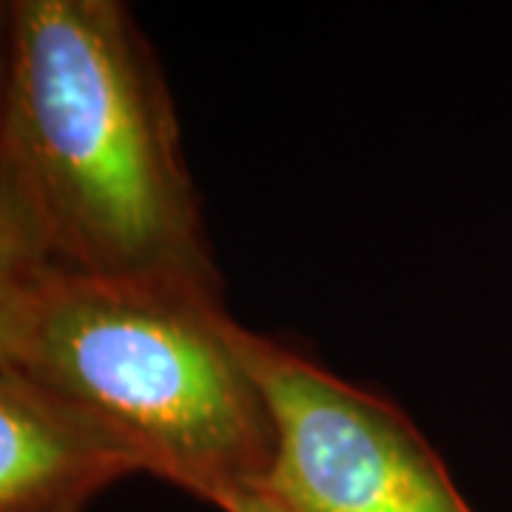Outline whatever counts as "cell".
<instances>
[{
	"label": "cell",
	"mask_w": 512,
	"mask_h": 512,
	"mask_svg": "<svg viewBox=\"0 0 512 512\" xmlns=\"http://www.w3.org/2000/svg\"><path fill=\"white\" fill-rule=\"evenodd\" d=\"M220 512H291L288 507H282L279 501L268 498L265 493H256V490H248V493H234L228 498H222L217 504Z\"/></svg>",
	"instance_id": "8992f818"
},
{
	"label": "cell",
	"mask_w": 512,
	"mask_h": 512,
	"mask_svg": "<svg viewBox=\"0 0 512 512\" xmlns=\"http://www.w3.org/2000/svg\"><path fill=\"white\" fill-rule=\"evenodd\" d=\"M231 339L274 419V467L256 493L291 512H473L390 399L237 319Z\"/></svg>",
	"instance_id": "3957f363"
},
{
	"label": "cell",
	"mask_w": 512,
	"mask_h": 512,
	"mask_svg": "<svg viewBox=\"0 0 512 512\" xmlns=\"http://www.w3.org/2000/svg\"><path fill=\"white\" fill-rule=\"evenodd\" d=\"M6 69H9V3H0V106L6 89Z\"/></svg>",
	"instance_id": "52a82bcc"
},
{
	"label": "cell",
	"mask_w": 512,
	"mask_h": 512,
	"mask_svg": "<svg viewBox=\"0 0 512 512\" xmlns=\"http://www.w3.org/2000/svg\"><path fill=\"white\" fill-rule=\"evenodd\" d=\"M231 322L222 296L46 265L0 362L106 421L148 476L217 507L259 490L276 450L271 410Z\"/></svg>",
	"instance_id": "7a4b0ae2"
},
{
	"label": "cell",
	"mask_w": 512,
	"mask_h": 512,
	"mask_svg": "<svg viewBox=\"0 0 512 512\" xmlns=\"http://www.w3.org/2000/svg\"><path fill=\"white\" fill-rule=\"evenodd\" d=\"M46 265L49 259L40 248L35 228L0 168V353L23 299L29 296L37 276L46 271Z\"/></svg>",
	"instance_id": "5b68a950"
},
{
	"label": "cell",
	"mask_w": 512,
	"mask_h": 512,
	"mask_svg": "<svg viewBox=\"0 0 512 512\" xmlns=\"http://www.w3.org/2000/svg\"><path fill=\"white\" fill-rule=\"evenodd\" d=\"M134 473L143 458L117 430L0 362V512H86Z\"/></svg>",
	"instance_id": "277c9868"
},
{
	"label": "cell",
	"mask_w": 512,
	"mask_h": 512,
	"mask_svg": "<svg viewBox=\"0 0 512 512\" xmlns=\"http://www.w3.org/2000/svg\"><path fill=\"white\" fill-rule=\"evenodd\" d=\"M0 168L49 265L222 296L174 97L126 3H9Z\"/></svg>",
	"instance_id": "6da1fadb"
}]
</instances>
